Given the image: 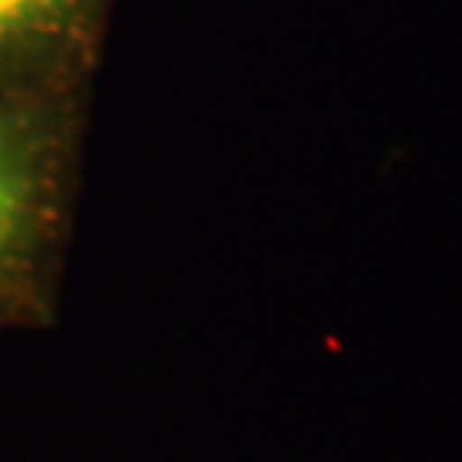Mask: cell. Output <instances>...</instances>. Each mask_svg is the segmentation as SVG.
Wrapping results in <instances>:
<instances>
[{
	"instance_id": "cell-1",
	"label": "cell",
	"mask_w": 462,
	"mask_h": 462,
	"mask_svg": "<svg viewBox=\"0 0 462 462\" xmlns=\"http://www.w3.org/2000/svg\"><path fill=\"white\" fill-rule=\"evenodd\" d=\"M72 114L59 89L0 97V332L59 319Z\"/></svg>"
},
{
	"instance_id": "cell-2",
	"label": "cell",
	"mask_w": 462,
	"mask_h": 462,
	"mask_svg": "<svg viewBox=\"0 0 462 462\" xmlns=\"http://www.w3.org/2000/svg\"><path fill=\"white\" fill-rule=\"evenodd\" d=\"M93 0H0V97L49 89L83 45Z\"/></svg>"
}]
</instances>
